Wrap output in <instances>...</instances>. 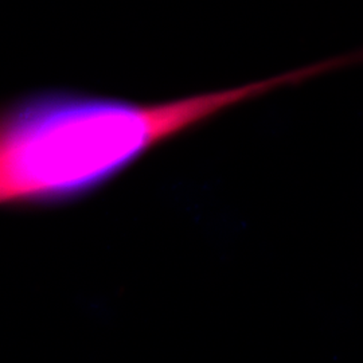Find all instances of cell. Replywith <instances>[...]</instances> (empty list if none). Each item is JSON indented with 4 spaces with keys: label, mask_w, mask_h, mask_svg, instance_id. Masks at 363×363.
Here are the masks:
<instances>
[{
    "label": "cell",
    "mask_w": 363,
    "mask_h": 363,
    "mask_svg": "<svg viewBox=\"0 0 363 363\" xmlns=\"http://www.w3.org/2000/svg\"><path fill=\"white\" fill-rule=\"evenodd\" d=\"M279 77L162 103L45 89L0 106V208L49 206L103 187L145 154Z\"/></svg>",
    "instance_id": "obj_1"
}]
</instances>
